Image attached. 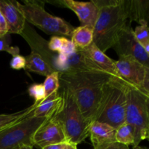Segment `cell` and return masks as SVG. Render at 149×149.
Masks as SVG:
<instances>
[{
	"instance_id": "obj_1",
	"label": "cell",
	"mask_w": 149,
	"mask_h": 149,
	"mask_svg": "<svg viewBox=\"0 0 149 149\" xmlns=\"http://www.w3.org/2000/svg\"><path fill=\"white\" fill-rule=\"evenodd\" d=\"M111 77L103 72L81 71L59 74V81L74 96L83 116L91 125L100 109L103 87Z\"/></svg>"
},
{
	"instance_id": "obj_2",
	"label": "cell",
	"mask_w": 149,
	"mask_h": 149,
	"mask_svg": "<svg viewBox=\"0 0 149 149\" xmlns=\"http://www.w3.org/2000/svg\"><path fill=\"white\" fill-rule=\"evenodd\" d=\"M98 15L93 27V43L103 52L113 47L121 31L131 25L125 0H94Z\"/></svg>"
},
{
	"instance_id": "obj_3",
	"label": "cell",
	"mask_w": 149,
	"mask_h": 149,
	"mask_svg": "<svg viewBox=\"0 0 149 149\" xmlns=\"http://www.w3.org/2000/svg\"><path fill=\"white\" fill-rule=\"evenodd\" d=\"M61 102L52 116L63 130L67 142L78 145L89 137L90 124L83 116L74 96L63 87L59 92Z\"/></svg>"
},
{
	"instance_id": "obj_4",
	"label": "cell",
	"mask_w": 149,
	"mask_h": 149,
	"mask_svg": "<svg viewBox=\"0 0 149 149\" xmlns=\"http://www.w3.org/2000/svg\"><path fill=\"white\" fill-rule=\"evenodd\" d=\"M127 85V83L116 77H111L105 84L96 122L106 123L114 129L125 123Z\"/></svg>"
},
{
	"instance_id": "obj_5",
	"label": "cell",
	"mask_w": 149,
	"mask_h": 149,
	"mask_svg": "<svg viewBox=\"0 0 149 149\" xmlns=\"http://www.w3.org/2000/svg\"><path fill=\"white\" fill-rule=\"evenodd\" d=\"M125 122L134 130L133 147L149 138V96L127 84L126 89Z\"/></svg>"
},
{
	"instance_id": "obj_6",
	"label": "cell",
	"mask_w": 149,
	"mask_h": 149,
	"mask_svg": "<svg viewBox=\"0 0 149 149\" xmlns=\"http://www.w3.org/2000/svg\"><path fill=\"white\" fill-rule=\"evenodd\" d=\"M17 8L24 16L26 21L34 25L52 36L71 37L74 28L61 17L53 16L36 1H25L24 4L15 1Z\"/></svg>"
},
{
	"instance_id": "obj_7",
	"label": "cell",
	"mask_w": 149,
	"mask_h": 149,
	"mask_svg": "<svg viewBox=\"0 0 149 149\" xmlns=\"http://www.w3.org/2000/svg\"><path fill=\"white\" fill-rule=\"evenodd\" d=\"M47 119V118L27 116L0 131V149H19L23 146L33 147V134Z\"/></svg>"
},
{
	"instance_id": "obj_8",
	"label": "cell",
	"mask_w": 149,
	"mask_h": 149,
	"mask_svg": "<svg viewBox=\"0 0 149 149\" xmlns=\"http://www.w3.org/2000/svg\"><path fill=\"white\" fill-rule=\"evenodd\" d=\"M116 70L124 81L149 96V68L130 55L119 57L115 61Z\"/></svg>"
},
{
	"instance_id": "obj_9",
	"label": "cell",
	"mask_w": 149,
	"mask_h": 149,
	"mask_svg": "<svg viewBox=\"0 0 149 149\" xmlns=\"http://www.w3.org/2000/svg\"><path fill=\"white\" fill-rule=\"evenodd\" d=\"M47 63L54 71L59 74H71L81 71L103 72L81 49H79L69 55L58 54L55 56L51 55Z\"/></svg>"
},
{
	"instance_id": "obj_10",
	"label": "cell",
	"mask_w": 149,
	"mask_h": 149,
	"mask_svg": "<svg viewBox=\"0 0 149 149\" xmlns=\"http://www.w3.org/2000/svg\"><path fill=\"white\" fill-rule=\"evenodd\" d=\"M113 48L119 57L130 55L144 66L149 68V54L136 40L131 25H128L121 31Z\"/></svg>"
},
{
	"instance_id": "obj_11",
	"label": "cell",
	"mask_w": 149,
	"mask_h": 149,
	"mask_svg": "<svg viewBox=\"0 0 149 149\" xmlns=\"http://www.w3.org/2000/svg\"><path fill=\"white\" fill-rule=\"evenodd\" d=\"M67 143L61 125L52 117L44 122L32 137L33 146L43 148L52 144Z\"/></svg>"
},
{
	"instance_id": "obj_12",
	"label": "cell",
	"mask_w": 149,
	"mask_h": 149,
	"mask_svg": "<svg viewBox=\"0 0 149 149\" xmlns=\"http://www.w3.org/2000/svg\"><path fill=\"white\" fill-rule=\"evenodd\" d=\"M63 6L74 11L81 22V26L93 28L98 15V8L94 0L90 1H78L74 0L60 1Z\"/></svg>"
},
{
	"instance_id": "obj_13",
	"label": "cell",
	"mask_w": 149,
	"mask_h": 149,
	"mask_svg": "<svg viewBox=\"0 0 149 149\" xmlns=\"http://www.w3.org/2000/svg\"><path fill=\"white\" fill-rule=\"evenodd\" d=\"M0 12L7 23V33L21 35L26 26V19L17 8L15 1L0 0Z\"/></svg>"
},
{
	"instance_id": "obj_14",
	"label": "cell",
	"mask_w": 149,
	"mask_h": 149,
	"mask_svg": "<svg viewBox=\"0 0 149 149\" xmlns=\"http://www.w3.org/2000/svg\"><path fill=\"white\" fill-rule=\"evenodd\" d=\"M116 129L106 123L93 122L89 130L91 142L94 149H106L116 143Z\"/></svg>"
},
{
	"instance_id": "obj_15",
	"label": "cell",
	"mask_w": 149,
	"mask_h": 149,
	"mask_svg": "<svg viewBox=\"0 0 149 149\" xmlns=\"http://www.w3.org/2000/svg\"><path fill=\"white\" fill-rule=\"evenodd\" d=\"M81 50L100 68V71L111 77L122 80L117 72L116 65H115V61L109 58L104 52L99 49L93 42L87 47Z\"/></svg>"
},
{
	"instance_id": "obj_16",
	"label": "cell",
	"mask_w": 149,
	"mask_h": 149,
	"mask_svg": "<svg viewBox=\"0 0 149 149\" xmlns=\"http://www.w3.org/2000/svg\"><path fill=\"white\" fill-rule=\"evenodd\" d=\"M61 102V96L59 91L52 93L48 97H45L34 109L32 113V116L37 118L52 117L58 110Z\"/></svg>"
},
{
	"instance_id": "obj_17",
	"label": "cell",
	"mask_w": 149,
	"mask_h": 149,
	"mask_svg": "<svg viewBox=\"0 0 149 149\" xmlns=\"http://www.w3.org/2000/svg\"><path fill=\"white\" fill-rule=\"evenodd\" d=\"M127 12L130 22H148L149 1L148 0H125Z\"/></svg>"
},
{
	"instance_id": "obj_18",
	"label": "cell",
	"mask_w": 149,
	"mask_h": 149,
	"mask_svg": "<svg viewBox=\"0 0 149 149\" xmlns=\"http://www.w3.org/2000/svg\"><path fill=\"white\" fill-rule=\"evenodd\" d=\"M25 58V68L28 71L37 73L45 77H47L55 71L53 68L42 58V57L35 51H32L30 55L26 56Z\"/></svg>"
},
{
	"instance_id": "obj_19",
	"label": "cell",
	"mask_w": 149,
	"mask_h": 149,
	"mask_svg": "<svg viewBox=\"0 0 149 149\" xmlns=\"http://www.w3.org/2000/svg\"><path fill=\"white\" fill-rule=\"evenodd\" d=\"M71 41L77 49H83L93 42V28L79 26L74 29Z\"/></svg>"
},
{
	"instance_id": "obj_20",
	"label": "cell",
	"mask_w": 149,
	"mask_h": 149,
	"mask_svg": "<svg viewBox=\"0 0 149 149\" xmlns=\"http://www.w3.org/2000/svg\"><path fill=\"white\" fill-rule=\"evenodd\" d=\"M40 103H34L25 110L10 114H0V131L15 125L27 116H31L33 111Z\"/></svg>"
},
{
	"instance_id": "obj_21",
	"label": "cell",
	"mask_w": 149,
	"mask_h": 149,
	"mask_svg": "<svg viewBox=\"0 0 149 149\" xmlns=\"http://www.w3.org/2000/svg\"><path fill=\"white\" fill-rule=\"evenodd\" d=\"M116 142L123 145L127 146L134 144L135 136L134 130L131 125L125 122L116 129Z\"/></svg>"
},
{
	"instance_id": "obj_22",
	"label": "cell",
	"mask_w": 149,
	"mask_h": 149,
	"mask_svg": "<svg viewBox=\"0 0 149 149\" xmlns=\"http://www.w3.org/2000/svg\"><path fill=\"white\" fill-rule=\"evenodd\" d=\"M139 26L135 28L133 31L135 39L140 43V45L144 48L146 52L149 54V36L148 22L141 21Z\"/></svg>"
},
{
	"instance_id": "obj_23",
	"label": "cell",
	"mask_w": 149,
	"mask_h": 149,
	"mask_svg": "<svg viewBox=\"0 0 149 149\" xmlns=\"http://www.w3.org/2000/svg\"><path fill=\"white\" fill-rule=\"evenodd\" d=\"M42 84L45 88L46 97L52 95V93L58 92L60 88L59 73L54 71L53 73L46 77V79Z\"/></svg>"
},
{
	"instance_id": "obj_24",
	"label": "cell",
	"mask_w": 149,
	"mask_h": 149,
	"mask_svg": "<svg viewBox=\"0 0 149 149\" xmlns=\"http://www.w3.org/2000/svg\"><path fill=\"white\" fill-rule=\"evenodd\" d=\"M29 94L31 97L34 98V103H41L46 97L45 88L42 84H33L30 86L29 88Z\"/></svg>"
},
{
	"instance_id": "obj_25",
	"label": "cell",
	"mask_w": 149,
	"mask_h": 149,
	"mask_svg": "<svg viewBox=\"0 0 149 149\" xmlns=\"http://www.w3.org/2000/svg\"><path fill=\"white\" fill-rule=\"evenodd\" d=\"M10 41L9 34H6L4 37L0 39V51H4L8 52L13 56L19 55L20 49L17 47H13L10 45Z\"/></svg>"
},
{
	"instance_id": "obj_26",
	"label": "cell",
	"mask_w": 149,
	"mask_h": 149,
	"mask_svg": "<svg viewBox=\"0 0 149 149\" xmlns=\"http://www.w3.org/2000/svg\"><path fill=\"white\" fill-rule=\"evenodd\" d=\"M66 38L62 36H52L49 42L47 43V47L49 50L52 52H58L62 49Z\"/></svg>"
},
{
	"instance_id": "obj_27",
	"label": "cell",
	"mask_w": 149,
	"mask_h": 149,
	"mask_svg": "<svg viewBox=\"0 0 149 149\" xmlns=\"http://www.w3.org/2000/svg\"><path fill=\"white\" fill-rule=\"evenodd\" d=\"M10 66L13 69L19 70L21 68H25L26 66V58L20 55H17L13 56L10 61Z\"/></svg>"
},
{
	"instance_id": "obj_28",
	"label": "cell",
	"mask_w": 149,
	"mask_h": 149,
	"mask_svg": "<svg viewBox=\"0 0 149 149\" xmlns=\"http://www.w3.org/2000/svg\"><path fill=\"white\" fill-rule=\"evenodd\" d=\"M7 34V26L5 19L0 12V39Z\"/></svg>"
},
{
	"instance_id": "obj_29",
	"label": "cell",
	"mask_w": 149,
	"mask_h": 149,
	"mask_svg": "<svg viewBox=\"0 0 149 149\" xmlns=\"http://www.w3.org/2000/svg\"><path fill=\"white\" fill-rule=\"evenodd\" d=\"M66 143H61L52 144V145L47 146L42 149H64Z\"/></svg>"
},
{
	"instance_id": "obj_30",
	"label": "cell",
	"mask_w": 149,
	"mask_h": 149,
	"mask_svg": "<svg viewBox=\"0 0 149 149\" xmlns=\"http://www.w3.org/2000/svg\"><path fill=\"white\" fill-rule=\"evenodd\" d=\"M106 149H130L129 146H127L123 145V144L119 143H114L111 144Z\"/></svg>"
},
{
	"instance_id": "obj_31",
	"label": "cell",
	"mask_w": 149,
	"mask_h": 149,
	"mask_svg": "<svg viewBox=\"0 0 149 149\" xmlns=\"http://www.w3.org/2000/svg\"><path fill=\"white\" fill-rule=\"evenodd\" d=\"M64 149H77V145L67 142Z\"/></svg>"
},
{
	"instance_id": "obj_32",
	"label": "cell",
	"mask_w": 149,
	"mask_h": 149,
	"mask_svg": "<svg viewBox=\"0 0 149 149\" xmlns=\"http://www.w3.org/2000/svg\"><path fill=\"white\" fill-rule=\"evenodd\" d=\"M19 149H33V147L31 146H23Z\"/></svg>"
},
{
	"instance_id": "obj_33",
	"label": "cell",
	"mask_w": 149,
	"mask_h": 149,
	"mask_svg": "<svg viewBox=\"0 0 149 149\" xmlns=\"http://www.w3.org/2000/svg\"><path fill=\"white\" fill-rule=\"evenodd\" d=\"M133 149H144V148H138V147H136V148H134Z\"/></svg>"
}]
</instances>
